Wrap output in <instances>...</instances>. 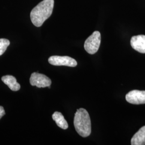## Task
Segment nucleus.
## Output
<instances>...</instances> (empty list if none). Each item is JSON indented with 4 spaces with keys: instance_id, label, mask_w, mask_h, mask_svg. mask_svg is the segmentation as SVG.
Instances as JSON below:
<instances>
[{
    "instance_id": "1",
    "label": "nucleus",
    "mask_w": 145,
    "mask_h": 145,
    "mask_svg": "<svg viewBox=\"0 0 145 145\" xmlns=\"http://www.w3.org/2000/svg\"><path fill=\"white\" fill-rule=\"evenodd\" d=\"M54 0H43L31 11L30 18L35 26L40 27L52 15Z\"/></svg>"
},
{
    "instance_id": "2",
    "label": "nucleus",
    "mask_w": 145,
    "mask_h": 145,
    "mask_svg": "<svg viewBox=\"0 0 145 145\" xmlns=\"http://www.w3.org/2000/svg\"><path fill=\"white\" fill-rule=\"evenodd\" d=\"M74 125L78 134L82 137H87L91 134V120L86 109H78L74 117Z\"/></svg>"
},
{
    "instance_id": "3",
    "label": "nucleus",
    "mask_w": 145,
    "mask_h": 145,
    "mask_svg": "<svg viewBox=\"0 0 145 145\" xmlns=\"http://www.w3.org/2000/svg\"><path fill=\"white\" fill-rule=\"evenodd\" d=\"M101 36L99 31L93 32L84 42V49L90 54H93L98 51L101 44Z\"/></svg>"
},
{
    "instance_id": "4",
    "label": "nucleus",
    "mask_w": 145,
    "mask_h": 145,
    "mask_svg": "<svg viewBox=\"0 0 145 145\" xmlns=\"http://www.w3.org/2000/svg\"><path fill=\"white\" fill-rule=\"evenodd\" d=\"M30 82L31 86H36L38 88H50L52 81L45 75L35 72L31 74Z\"/></svg>"
},
{
    "instance_id": "5",
    "label": "nucleus",
    "mask_w": 145,
    "mask_h": 145,
    "mask_svg": "<svg viewBox=\"0 0 145 145\" xmlns=\"http://www.w3.org/2000/svg\"><path fill=\"white\" fill-rule=\"evenodd\" d=\"M48 62L54 66H65L74 67L77 66L76 61L72 57L68 56H51L48 59Z\"/></svg>"
},
{
    "instance_id": "6",
    "label": "nucleus",
    "mask_w": 145,
    "mask_h": 145,
    "mask_svg": "<svg viewBox=\"0 0 145 145\" xmlns=\"http://www.w3.org/2000/svg\"><path fill=\"white\" fill-rule=\"evenodd\" d=\"M126 100L132 104H145V91L133 90L126 95Z\"/></svg>"
},
{
    "instance_id": "7",
    "label": "nucleus",
    "mask_w": 145,
    "mask_h": 145,
    "mask_svg": "<svg viewBox=\"0 0 145 145\" xmlns=\"http://www.w3.org/2000/svg\"><path fill=\"white\" fill-rule=\"evenodd\" d=\"M131 45L135 51L141 53H145V36L138 35L132 37Z\"/></svg>"
},
{
    "instance_id": "8",
    "label": "nucleus",
    "mask_w": 145,
    "mask_h": 145,
    "mask_svg": "<svg viewBox=\"0 0 145 145\" xmlns=\"http://www.w3.org/2000/svg\"><path fill=\"white\" fill-rule=\"evenodd\" d=\"M2 81L5 83L11 90L14 91H18L20 89L21 86L17 82L16 78L12 75H5L2 78Z\"/></svg>"
},
{
    "instance_id": "9",
    "label": "nucleus",
    "mask_w": 145,
    "mask_h": 145,
    "mask_svg": "<svg viewBox=\"0 0 145 145\" xmlns=\"http://www.w3.org/2000/svg\"><path fill=\"white\" fill-rule=\"evenodd\" d=\"M131 142L132 145H145V126L133 135Z\"/></svg>"
},
{
    "instance_id": "10",
    "label": "nucleus",
    "mask_w": 145,
    "mask_h": 145,
    "mask_svg": "<svg viewBox=\"0 0 145 145\" xmlns=\"http://www.w3.org/2000/svg\"><path fill=\"white\" fill-rule=\"evenodd\" d=\"M52 119H53L57 126L63 130H66L68 127L67 122L61 113L56 111L52 114Z\"/></svg>"
},
{
    "instance_id": "11",
    "label": "nucleus",
    "mask_w": 145,
    "mask_h": 145,
    "mask_svg": "<svg viewBox=\"0 0 145 145\" xmlns=\"http://www.w3.org/2000/svg\"><path fill=\"white\" fill-rule=\"evenodd\" d=\"M9 45L10 42L9 40L4 38L0 39V56L5 52Z\"/></svg>"
},
{
    "instance_id": "12",
    "label": "nucleus",
    "mask_w": 145,
    "mask_h": 145,
    "mask_svg": "<svg viewBox=\"0 0 145 145\" xmlns=\"http://www.w3.org/2000/svg\"><path fill=\"white\" fill-rule=\"evenodd\" d=\"M5 114V111L3 107L2 106H0V119H1V118Z\"/></svg>"
}]
</instances>
